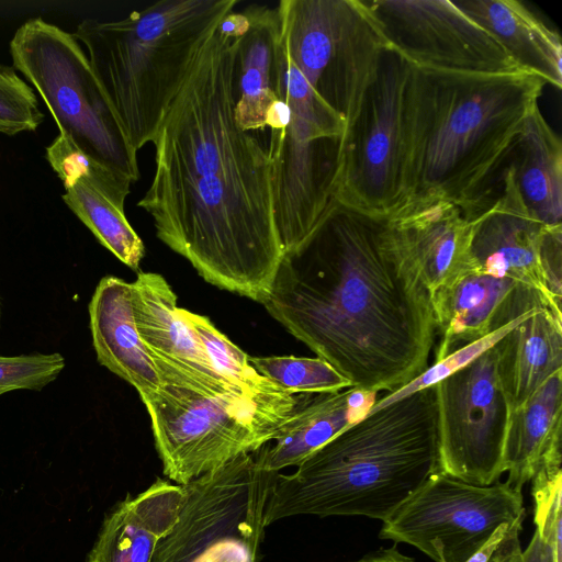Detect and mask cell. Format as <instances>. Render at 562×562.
Instances as JSON below:
<instances>
[{
	"instance_id": "obj_11",
	"label": "cell",
	"mask_w": 562,
	"mask_h": 562,
	"mask_svg": "<svg viewBox=\"0 0 562 562\" xmlns=\"http://www.w3.org/2000/svg\"><path fill=\"white\" fill-rule=\"evenodd\" d=\"M279 473L245 453L182 485L178 520L150 562H260L267 502Z\"/></svg>"
},
{
	"instance_id": "obj_4",
	"label": "cell",
	"mask_w": 562,
	"mask_h": 562,
	"mask_svg": "<svg viewBox=\"0 0 562 562\" xmlns=\"http://www.w3.org/2000/svg\"><path fill=\"white\" fill-rule=\"evenodd\" d=\"M437 472V405L429 386L368 413L293 473H279L265 525L300 515L384 521Z\"/></svg>"
},
{
	"instance_id": "obj_5",
	"label": "cell",
	"mask_w": 562,
	"mask_h": 562,
	"mask_svg": "<svg viewBox=\"0 0 562 562\" xmlns=\"http://www.w3.org/2000/svg\"><path fill=\"white\" fill-rule=\"evenodd\" d=\"M237 0H161L120 20L85 19L74 33L131 147L153 143L191 65Z\"/></svg>"
},
{
	"instance_id": "obj_3",
	"label": "cell",
	"mask_w": 562,
	"mask_h": 562,
	"mask_svg": "<svg viewBox=\"0 0 562 562\" xmlns=\"http://www.w3.org/2000/svg\"><path fill=\"white\" fill-rule=\"evenodd\" d=\"M546 85L526 71L415 67L411 200L441 198L470 218L494 190Z\"/></svg>"
},
{
	"instance_id": "obj_6",
	"label": "cell",
	"mask_w": 562,
	"mask_h": 562,
	"mask_svg": "<svg viewBox=\"0 0 562 562\" xmlns=\"http://www.w3.org/2000/svg\"><path fill=\"white\" fill-rule=\"evenodd\" d=\"M276 94L288 123L267 132L274 217L283 255L300 248L336 203L346 123L312 89L279 38Z\"/></svg>"
},
{
	"instance_id": "obj_12",
	"label": "cell",
	"mask_w": 562,
	"mask_h": 562,
	"mask_svg": "<svg viewBox=\"0 0 562 562\" xmlns=\"http://www.w3.org/2000/svg\"><path fill=\"white\" fill-rule=\"evenodd\" d=\"M525 518L521 491L432 473L382 521L379 538L417 548L435 562H467L503 524Z\"/></svg>"
},
{
	"instance_id": "obj_38",
	"label": "cell",
	"mask_w": 562,
	"mask_h": 562,
	"mask_svg": "<svg viewBox=\"0 0 562 562\" xmlns=\"http://www.w3.org/2000/svg\"><path fill=\"white\" fill-rule=\"evenodd\" d=\"M0 321H1V306H0Z\"/></svg>"
},
{
	"instance_id": "obj_25",
	"label": "cell",
	"mask_w": 562,
	"mask_h": 562,
	"mask_svg": "<svg viewBox=\"0 0 562 562\" xmlns=\"http://www.w3.org/2000/svg\"><path fill=\"white\" fill-rule=\"evenodd\" d=\"M518 282L481 272L468 273L430 293L440 360L491 334L497 311Z\"/></svg>"
},
{
	"instance_id": "obj_36",
	"label": "cell",
	"mask_w": 562,
	"mask_h": 562,
	"mask_svg": "<svg viewBox=\"0 0 562 562\" xmlns=\"http://www.w3.org/2000/svg\"><path fill=\"white\" fill-rule=\"evenodd\" d=\"M347 562H417L414 558L402 553L396 546L381 548L359 559Z\"/></svg>"
},
{
	"instance_id": "obj_29",
	"label": "cell",
	"mask_w": 562,
	"mask_h": 562,
	"mask_svg": "<svg viewBox=\"0 0 562 562\" xmlns=\"http://www.w3.org/2000/svg\"><path fill=\"white\" fill-rule=\"evenodd\" d=\"M255 370L289 394L335 393L350 382L322 358L249 357Z\"/></svg>"
},
{
	"instance_id": "obj_34",
	"label": "cell",
	"mask_w": 562,
	"mask_h": 562,
	"mask_svg": "<svg viewBox=\"0 0 562 562\" xmlns=\"http://www.w3.org/2000/svg\"><path fill=\"white\" fill-rule=\"evenodd\" d=\"M522 521L524 518H519L509 526L490 562H562L557 559L553 550L536 530L528 547L525 550L521 549L519 535Z\"/></svg>"
},
{
	"instance_id": "obj_8",
	"label": "cell",
	"mask_w": 562,
	"mask_h": 562,
	"mask_svg": "<svg viewBox=\"0 0 562 562\" xmlns=\"http://www.w3.org/2000/svg\"><path fill=\"white\" fill-rule=\"evenodd\" d=\"M9 47L13 67L41 95L59 134L95 162L137 181V151L125 139L75 35L33 18L15 31Z\"/></svg>"
},
{
	"instance_id": "obj_17",
	"label": "cell",
	"mask_w": 562,
	"mask_h": 562,
	"mask_svg": "<svg viewBox=\"0 0 562 562\" xmlns=\"http://www.w3.org/2000/svg\"><path fill=\"white\" fill-rule=\"evenodd\" d=\"M391 220L429 294L475 272L471 223L454 203L413 198Z\"/></svg>"
},
{
	"instance_id": "obj_35",
	"label": "cell",
	"mask_w": 562,
	"mask_h": 562,
	"mask_svg": "<svg viewBox=\"0 0 562 562\" xmlns=\"http://www.w3.org/2000/svg\"><path fill=\"white\" fill-rule=\"evenodd\" d=\"M541 267L549 294L561 304L562 225L547 228L541 247Z\"/></svg>"
},
{
	"instance_id": "obj_26",
	"label": "cell",
	"mask_w": 562,
	"mask_h": 562,
	"mask_svg": "<svg viewBox=\"0 0 562 562\" xmlns=\"http://www.w3.org/2000/svg\"><path fill=\"white\" fill-rule=\"evenodd\" d=\"M529 212L546 226L562 225V143L537 105L508 156Z\"/></svg>"
},
{
	"instance_id": "obj_33",
	"label": "cell",
	"mask_w": 562,
	"mask_h": 562,
	"mask_svg": "<svg viewBox=\"0 0 562 562\" xmlns=\"http://www.w3.org/2000/svg\"><path fill=\"white\" fill-rule=\"evenodd\" d=\"M64 368L65 358L58 352L0 356V395L16 390L40 391Z\"/></svg>"
},
{
	"instance_id": "obj_16",
	"label": "cell",
	"mask_w": 562,
	"mask_h": 562,
	"mask_svg": "<svg viewBox=\"0 0 562 562\" xmlns=\"http://www.w3.org/2000/svg\"><path fill=\"white\" fill-rule=\"evenodd\" d=\"M472 227L471 256L475 272L512 279L540 292L554 310L541 267V247L549 226L524 204L508 164L486 201L468 220Z\"/></svg>"
},
{
	"instance_id": "obj_19",
	"label": "cell",
	"mask_w": 562,
	"mask_h": 562,
	"mask_svg": "<svg viewBox=\"0 0 562 562\" xmlns=\"http://www.w3.org/2000/svg\"><path fill=\"white\" fill-rule=\"evenodd\" d=\"M88 311L98 362L134 386L139 396L158 392L164 384L137 331L131 283L103 277Z\"/></svg>"
},
{
	"instance_id": "obj_27",
	"label": "cell",
	"mask_w": 562,
	"mask_h": 562,
	"mask_svg": "<svg viewBox=\"0 0 562 562\" xmlns=\"http://www.w3.org/2000/svg\"><path fill=\"white\" fill-rule=\"evenodd\" d=\"M60 180L65 188L61 199L70 211L103 247L131 269L138 270L145 247L124 211L131 183L88 173L68 175Z\"/></svg>"
},
{
	"instance_id": "obj_9",
	"label": "cell",
	"mask_w": 562,
	"mask_h": 562,
	"mask_svg": "<svg viewBox=\"0 0 562 562\" xmlns=\"http://www.w3.org/2000/svg\"><path fill=\"white\" fill-rule=\"evenodd\" d=\"M414 79L415 66L386 47L345 134L336 202L391 217L411 200Z\"/></svg>"
},
{
	"instance_id": "obj_23",
	"label": "cell",
	"mask_w": 562,
	"mask_h": 562,
	"mask_svg": "<svg viewBox=\"0 0 562 562\" xmlns=\"http://www.w3.org/2000/svg\"><path fill=\"white\" fill-rule=\"evenodd\" d=\"M453 3L488 32L520 70L561 89V37L524 3L517 0H457Z\"/></svg>"
},
{
	"instance_id": "obj_1",
	"label": "cell",
	"mask_w": 562,
	"mask_h": 562,
	"mask_svg": "<svg viewBox=\"0 0 562 562\" xmlns=\"http://www.w3.org/2000/svg\"><path fill=\"white\" fill-rule=\"evenodd\" d=\"M238 42L234 10L199 49L160 122L155 172L137 205L206 282L262 304L283 249L267 136L236 120Z\"/></svg>"
},
{
	"instance_id": "obj_15",
	"label": "cell",
	"mask_w": 562,
	"mask_h": 562,
	"mask_svg": "<svg viewBox=\"0 0 562 562\" xmlns=\"http://www.w3.org/2000/svg\"><path fill=\"white\" fill-rule=\"evenodd\" d=\"M131 285L137 331L164 385L211 397L258 395L234 387L215 371L201 340L180 314L177 295L162 276L139 272Z\"/></svg>"
},
{
	"instance_id": "obj_37",
	"label": "cell",
	"mask_w": 562,
	"mask_h": 562,
	"mask_svg": "<svg viewBox=\"0 0 562 562\" xmlns=\"http://www.w3.org/2000/svg\"><path fill=\"white\" fill-rule=\"evenodd\" d=\"M510 525L512 524L501 525L493 532V535L486 541V543L476 553H474L467 562H490L492 554L499 546Z\"/></svg>"
},
{
	"instance_id": "obj_14",
	"label": "cell",
	"mask_w": 562,
	"mask_h": 562,
	"mask_svg": "<svg viewBox=\"0 0 562 562\" xmlns=\"http://www.w3.org/2000/svg\"><path fill=\"white\" fill-rule=\"evenodd\" d=\"M387 46L413 66L465 74L522 71L450 0H364Z\"/></svg>"
},
{
	"instance_id": "obj_13",
	"label": "cell",
	"mask_w": 562,
	"mask_h": 562,
	"mask_svg": "<svg viewBox=\"0 0 562 562\" xmlns=\"http://www.w3.org/2000/svg\"><path fill=\"white\" fill-rule=\"evenodd\" d=\"M432 386L439 472L475 485L498 482L512 406L497 378L494 347Z\"/></svg>"
},
{
	"instance_id": "obj_24",
	"label": "cell",
	"mask_w": 562,
	"mask_h": 562,
	"mask_svg": "<svg viewBox=\"0 0 562 562\" xmlns=\"http://www.w3.org/2000/svg\"><path fill=\"white\" fill-rule=\"evenodd\" d=\"M238 20L236 120L244 131L266 134L268 114L277 100L278 7L252 4L238 12Z\"/></svg>"
},
{
	"instance_id": "obj_32",
	"label": "cell",
	"mask_w": 562,
	"mask_h": 562,
	"mask_svg": "<svg viewBox=\"0 0 562 562\" xmlns=\"http://www.w3.org/2000/svg\"><path fill=\"white\" fill-rule=\"evenodd\" d=\"M533 310V308H532ZM530 312V311H529ZM528 313V312H527ZM522 314L517 319L506 324L505 326L492 331L485 337L458 349L457 351L450 353L449 356L435 361L431 367H428L424 372H422L418 376L412 380L409 383L404 386L387 393L386 395L378 398L375 404L371 407L369 413H372L376 409L382 408L383 406L395 402L400 398H403L412 393L420 391L423 389L432 386L440 382L446 376L450 375L454 371L463 368L469 362L474 360L485 350L493 347L497 340H499L508 330H510L517 323L521 321V318L527 314Z\"/></svg>"
},
{
	"instance_id": "obj_28",
	"label": "cell",
	"mask_w": 562,
	"mask_h": 562,
	"mask_svg": "<svg viewBox=\"0 0 562 562\" xmlns=\"http://www.w3.org/2000/svg\"><path fill=\"white\" fill-rule=\"evenodd\" d=\"M180 314L201 340L215 371L226 382L249 394L282 391L273 382L259 374L249 363V357L223 335L207 317L184 308H180Z\"/></svg>"
},
{
	"instance_id": "obj_30",
	"label": "cell",
	"mask_w": 562,
	"mask_h": 562,
	"mask_svg": "<svg viewBox=\"0 0 562 562\" xmlns=\"http://www.w3.org/2000/svg\"><path fill=\"white\" fill-rule=\"evenodd\" d=\"M44 117L34 89L13 66L0 63V133L12 136L33 132Z\"/></svg>"
},
{
	"instance_id": "obj_22",
	"label": "cell",
	"mask_w": 562,
	"mask_h": 562,
	"mask_svg": "<svg viewBox=\"0 0 562 562\" xmlns=\"http://www.w3.org/2000/svg\"><path fill=\"white\" fill-rule=\"evenodd\" d=\"M562 371L512 409L503 449L507 483L521 491L542 469L561 467Z\"/></svg>"
},
{
	"instance_id": "obj_10",
	"label": "cell",
	"mask_w": 562,
	"mask_h": 562,
	"mask_svg": "<svg viewBox=\"0 0 562 562\" xmlns=\"http://www.w3.org/2000/svg\"><path fill=\"white\" fill-rule=\"evenodd\" d=\"M277 7L288 55L348 128L389 47L371 11L364 0H282Z\"/></svg>"
},
{
	"instance_id": "obj_31",
	"label": "cell",
	"mask_w": 562,
	"mask_h": 562,
	"mask_svg": "<svg viewBox=\"0 0 562 562\" xmlns=\"http://www.w3.org/2000/svg\"><path fill=\"white\" fill-rule=\"evenodd\" d=\"M533 522L541 539L562 561V470L549 467L531 480Z\"/></svg>"
},
{
	"instance_id": "obj_21",
	"label": "cell",
	"mask_w": 562,
	"mask_h": 562,
	"mask_svg": "<svg viewBox=\"0 0 562 562\" xmlns=\"http://www.w3.org/2000/svg\"><path fill=\"white\" fill-rule=\"evenodd\" d=\"M493 347L497 378L514 409L548 378L562 371V315L539 305Z\"/></svg>"
},
{
	"instance_id": "obj_20",
	"label": "cell",
	"mask_w": 562,
	"mask_h": 562,
	"mask_svg": "<svg viewBox=\"0 0 562 562\" xmlns=\"http://www.w3.org/2000/svg\"><path fill=\"white\" fill-rule=\"evenodd\" d=\"M183 486L157 479L127 494L105 516L87 562H150L158 542L178 520Z\"/></svg>"
},
{
	"instance_id": "obj_7",
	"label": "cell",
	"mask_w": 562,
	"mask_h": 562,
	"mask_svg": "<svg viewBox=\"0 0 562 562\" xmlns=\"http://www.w3.org/2000/svg\"><path fill=\"white\" fill-rule=\"evenodd\" d=\"M297 398L285 392L211 397L171 385L140 396L164 474L180 485L257 450L291 416Z\"/></svg>"
},
{
	"instance_id": "obj_18",
	"label": "cell",
	"mask_w": 562,
	"mask_h": 562,
	"mask_svg": "<svg viewBox=\"0 0 562 562\" xmlns=\"http://www.w3.org/2000/svg\"><path fill=\"white\" fill-rule=\"evenodd\" d=\"M378 392L348 387L335 393L299 394L291 416L271 439L251 452L266 470L297 467L339 432L364 417Z\"/></svg>"
},
{
	"instance_id": "obj_2",
	"label": "cell",
	"mask_w": 562,
	"mask_h": 562,
	"mask_svg": "<svg viewBox=\"0 0 562 562\" xmlns=\"http://www.w3.org/2000/svg\"><path fill=\"white\" fill-rule=\"evenodd\" d=\"M262 305L351 387L391 393L428 368L430 294L391 217L336 202Z\"/></svg>"
}]
</instances>
